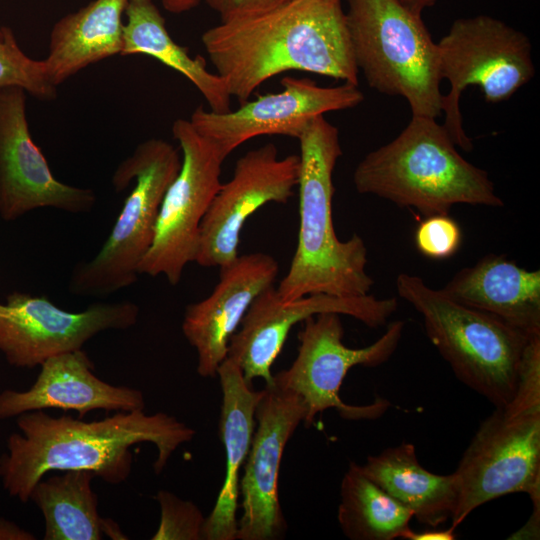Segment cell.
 Returning a JSON list of instances; mask_svg holds the SVG:
<instances>
[{"label":"cell","mask_w":540,"mask_h":540,"mask_svg":"<svg viewBox=\"0 0 540 540\" xmlns=\"http://www.w3.org/2000/svg\"><path fill=\"white\" fill-rule=\"evenodd\" d=\"M40 368L29 389L0 393V420L45 409L73 410L80 419L95 410H144L143 393L99 379L93 373V362L83 349L52 356Z\"/></svg>","instance_id":"obj_19"},{"label":"cell","mask_w":540,"mask_h":540,"mask_svg":"<svg viewBox=\"0 0 540 540\" xmlns=\"http://www.w3.org/2000/svg\"><path fill=\"white\" fill-rule=\"evenodd\" d=\"M361 469L419 523L438 527L451 519L458 496L454 473L439 475L425 469L413 444L403 442L368 456Z\"/></svg>","instance_id":"obj_23"},{"label":"cell","mask_w":540,"mask_h":540,"mask_svg":"<svg viewBox=\"0 0 540 540\" xmlns=\"http://www.w3.org/2000/svg\"><path fill=\"white\" fill-rule=\"evenodd\" d=\"M397 307L395 297L376 298L371 294L356 297L312 294L284 302L272 285L250 305L240 328L229 340L227 357L241 368L249 385L256 378L271 385V367L295 324L317 314L337 313L378 328L386 324Z\"/></svg>","instance_id":"obj_14"},{"label":"cell","mask_w":540,"mask_h":540,"mask_svg":"<svg viewBox=\"0 0 540 540\" xmlns=\"http://www.w3.org/2000/svg\"><path fill=\"white\" fill-rule=\"evenodd\" d=\"M306 406L301 397L275 383L266 385L255 419L257 429L239 482L242 514L237 522L238 540H277L287 523L280 501L278 480L284 449L301 422Z\"/></svg>","instance_id":"obj_16"},{"label":"cell","mask_w":540,"mask_h":540,"mask_svg":"<svg viewBox=\"0 0 540 540\" xmlns=\"http://www.w3.org/2000/svg\"><path fill=\"white\" fill-rule=\"evenodd\" d=\"M337 517L351 540H394L411 529L413 514L351 462L341 481Z\"/></svg>","instance_id":"obj_26"},{"label":"cell","mask_w":540,"mask_h":540,"mask_svg":"<svg viewBox=\"0 0 540 540\" xmlns=\"http://www.w3.org/2000/svg\"><path fill=\"white\" fill-rule=\"evenodd\" d=\"M437 48L440 78L450 84L443 100V126L456 146L470 152L473 143L459 107L462 92L476 85L486 102L508 100L535 75L531 42L507 23L477 15L456 19Z\"/></svg>","instance_id":"obj_9"},{"label":"cell","mask_w":540,"mask_h":540,"mask_svg":"<svg viewBox=\"0 0 540 540\" xmlns=\"http://www.w3.org/2000/svg\"><path fill=\"white\" fill-rule=\"evenodd\" d=\"M221 21L273 7L284 0H204Z\"/></svg>","instance_id":"obj_30"},{"label":"cell","mask_w":540,"mask_h":540,"mask_svg":"<svg viewBox=\"0 0 540 540\" xmlns=\"http://www.w3.org/2000/svg\"><path fill=\"white\" fill-rule=\"evenodd\" d=\"M282 91L258 95L237 110L215 113L198 106L189 121L211 141L226 159L252 138L283 135L298 139L315 117L331 111L351 109L364 100L358 85L344 83L322 87L309 78L283 77Z\"/></svg>","instance_id":"obj_13"},{"label":"cell","mask_w":540,"mask_h":540,"mask_svg":"<svg viewBox=\"0 0 540 540\" xmlns=\"http://www.w3.org/2000/svg\"><path fill=\"white\" fill-rule=\"evenodd\" d=\"M299 172V155L279 157L273 143L242 155L232 178L221 183L202 220L195 263L220 267L235 259L247 219L268 203L288 202L298 185Z\"/></svg>","instance_id":"obj_15"},{"label":"cell","mask_w":540,"mask_h":540,"mask_svg":"<svg viewBox=\"0 0 540 540\" xmlns=\"http://www.w3.org/2000/svg\"><path fill=\"white\" fill-rule=\"evenodd\" d=\"M95 477L88 470H67L34 486L29 500L44 517V540L127 539L116 522L100 516L91 486Z\"/></svg>","instance_id":"obj_25"},{"label":"cell","mask_w":540,"mask_h":540,"mask_svg":"<svg viewBox=\"0 0 540 540\" xmlns=\"http://www.w3.org/2000/svg\"><path fill=\"white\" fill-rule=\"evenodd\" d=\"M298 333V353L288 369L273 375V383L297 393L306 406L304 424L313 423L317 414L335 409L349 420L374 419L389 407L379 399L355 406L342 401L339 392L348 371L357 365L377 367L394 354L403 335L404 322L393 321L372 344L350 348L343 342L344 328L337 313H321L303 321Z\"/></svg>","instance_id":"obj_10"},{"label":"cell","mask_w":540,"mask_h":540,"mask_svg":"<svg viewBox=\"0 0 540 540\" xmlns=\"http://www.w3.org/2000/svg\"><path fill=\"white\" fill-rule=\"evenodd\" d=\"M358 71L379 93L401 96L412 116L443 110L437 43L422 21L395 0H347L345 12Z\"/></svg>","instance_id":"obj_6"},{"label":"cell","mask_w":540,"mask_h":540,"mask_svg":"<svg viewBox=\"0 0 540 540\" xmlns=\"http://www.w3.org/2000/svg\"><path fill=\"white\" fill-rule=\"evenodd\" d=\"M456 528L450 526L448 529H426L424 531L415 532L410 529L402 539L406 540H454L457 535L455 533Z\"/></svg>","instance_id":"obj_31"},{"label":"cell","mask_w":540,"mask_h":540,"mask_svg":"<svg viewBox=\"0 0 540 540\" xmlns=\"http://www.w3.org/2000/svg\"><path fill=\"white\" fill-rule=\"evenodd\" d=\"M219 268L213 291L189 304L182 322V332L197 353V373L204 378L217 376L231 336L252 302L274 284L279 272L276 259L262 252L238 255Z\"/></svg>","instance_id":"obj_18"},{"label":"cell","mask_w":540,"mask_h":540,"mask_svg":"<svg viewBox=\"0 0 540 540\" xmlns=\"http://www.w3.org/2000/svg\"><path fill=\"white\" fill-rule=\"evenodd\" d=\"M16 418L20 432L7 439L0 478L8 494L23 503L49 472L88 470L109 484L126 481L133 464L130 448L137 443L155 445L153 468L159 474L177 448L196 433L174 416L163 412L148 415L142 409L118 411L96 421L52 417L44 410Z\"/></svg>","instance_id":"obj_2"},{"label":"cell","mask_w":540,"mask_h":540,"mask_svg":"<svg viewBox=\"0 0 540 540\" xmlns=\"http://www.w3.org/2000/svg\"><path fill=\"white\" fill-rule=\"evenodd\" d=\"M2 39V29L0 27V40Z\"/></svg>","instance_id":"obj_35"},{"label":"cell","mask_w":540,"mask_h":540,"mask_svg":"<svg viewBox=\"0 0 540 540\" xmlns=\"http://www.w3.org/2000/svg\"><path fill=\"white\" fill-rule=\"evenodd\" d=\"M125 14L127 22L123 29L121 55L154 57L186 77L202 94L212 112L222 114L231 110L232 97L224 80L207 69L202 56L191 57L187 48L171 38L165 19L152 0H128Z\"/></svg>","instance_id":"obj_24"},{"label":"cell","mask_w":540,"mask_h":540,"mask_svg":"<svg viewBox=\"0 0 540 540\" xmlns=\"http://www.w3.org/2000/svg\"><path fill=\"white\" fill-rule=\"evenodd\" d=\"M138 315V306L128 300L70 312L45 295L12 292L0 303V352L10 365L33 369L52 356L82 349L100 332L134 326Z\"/></svg>","instance_id":"obj_12"},{"label":"cell","mask_w":540,"mask_h":540,"mask_svg":"<svg viewBox=\"0 0 540 540\" xmlns=\"http://www.w3.org/2000/svg\"><path fill=\"white\" fill-rule=\"evenodd\" d=\"M172 134L182 151L181 167L164 195L152 245L138 272L163 275L175 286L186 265L196 260L201 223L221 186L225 158L189 120H175Z\"/></svg>","instance_id":"obj_11"},{"label":"cell","mask_w":540,"mask_h":540,"mask_svg":"<svg viewBox=\"0 0 540 540\" xmlns=\"http://www.w3.org/2000/svg\"><path fill=\"white\" fill-rule=\"evenodd\" d=\"M222 402L219 421L225 449V477L211 513L205 517L203 540H235L240 469L247 458L255 427V410L263 390L247 383L241 368L230 358L220 364Z\"/></svg>","instance_id":"obj_21"},{"label":"cell","mask_w":540,"mask_h":540,"mask_svg":"<svg viewBox=\"0 0 540 540\" xmlns=\"http://www.w3.org/2000/svg\"><path fill=\"white\" fill-rule=\"evenodd\" d=\"M203 47L241 104L268 79L297 70L358 85L341 0H284L206 30Z\"/></svg>","instance_id":"obj_1"},{"label":"cell","mask_w":540,"mask_h":540,"mask_svg":"<svg viewBox=\"0 0 540 540\" xmlns=\"http://www.w3.org/2000/svg\"><path fill=\"white\" fill-rule=\"evenodd\" d=\"M414 14L421 15L424 9L435 5L439 0H395Z\"/></svg>","instance_id":"obj_34"},{"label":"cell","mask_w":540,"mask_h":540,"mask_svg":"<svg viewBox=\"0 0 540 540\" xmlns=\"http://www.w3.org/2000/svg\"><path fill=\"white\" fill-rule=\"evenodd\" d=\"M178 150L152 138L140 143L112 176L117 192L135 185L102 245L89 261L78 263L69 290L77 296L106 297L136 282L141 261L150 249L164 195L181 167Z\"/></svg>","instance_id":"obj_7"},{"label":"cell","mask_w":540,"mask_h":540,"mask_svg":"<svg viewBox=\"0 0 540 540\" xmlns=\"http://www.w3.org/2000/svg\"><path fill=\"white\" fill-rule=\"evenodd\" d=\"M165 10L170 13L180 14L197 7L201 0H161Z\"/></svg>","instance_id":"obj_33"},{"label":"cell","mask_w":540,"mask_h":540,"mask_svg":"<svg viewBox=\"0 0 540 540\" xmlns=\"http://www.w3.org/2000/svg\"><path fill=\"white\" fill-rule=\"evenodd\" d=\"M300 145L299 231L289 270L276 289L284 302L312 295L369 294L367 247L358 234L341 241L332 219L333 172L342 149L339 131L324 115L315 117L297 139Z\"/></svg>","instance_id":"obj_3"},{"label":"cell","mask_w":540,"mask_h":540,"mask_svg":"<svg viewBox=\"0 0 540 540\" xmlns=\"http://www.w3.org/2000/svg\"><path fill=\"white\" fill-rule=\"evenodd\" d=\"M457 528L479 506L511 493L529 495L540 511V394L516 391L479 426L453 472Z\"/></svg>","instance_id":"obj_8"},{"label":"cell","mask_w":540,"mask_h":540,"mask_svg":"<svg viewBox=\"0 0 540 540\" xmlns=\"http://www.w3.org/2000/svg\"><path fill=\"white\" fill-rule=\"evenodd\" d=\"M155 498L161 518L152 540H203L205 517L197 505L166 490Z\"/></svg>","instance_id":"obj_28"},{"label":"cell","mask_w":540,"mask_h":540,"mask_svg":"<svg viewBox=\"0 0 540 540\" xmlns=\"http://www.w3.org/2000/svg\"><path fill=\"white\" fill-rule=\"evenodd\" d=\"M1 29L0 89L19 87L41 101L54 100L57 86L51 82L44 60L28 57L18 46L11 28Z\"/></svg>","instance_id":"obj_27"},{"label":"cell","mask_w":540,"mask_h":540,"mask_svg":"<svg viewBox=\"0 0 540 540\" xmlns=\"http://www.w3.org/2000/svg\"><path fill=\"white\" fill-rule=\"evenodd\" d=\"M440 290L528 336L540 335V271L522 268L504 254H487L460 269Z\"/></svg>","instance_id":"obj_20"},{"label":"cell","mask_w":540,"mask_h":540,"mask_svg":"<svg viewBox=\"0 0 540 540\" xmlns=\"http://www.w3.org/2000/svg\"><path fill=\"white\" fill-rule=\"evenodd\" d=\"M360 194L375 195L423 216L456 204L502 207L487 171L465 160L435 118L412 116L389 143L369 152L353 173Z\"/></svg>","instance_id":"obj_4"},{"label":"cell","mask_w":540,"mask_h":540,"mask_svg":"<svg viewBox=\"0 0 540 540\" xmlns=\"http://www.w3.org/2000/svg\"><path fill=\"white\" fill-rule=\"evenodd\" d=\"M96 195L56 179L34 143L26 117V92L0 89V216L13 221L39 208L90 212Z\"/></svg>","instance_id":"obj_17"},{"label":"cell","mask_w":540,"mask_h":540,"mask_svg":"<svg viewBox=\"0 0 540 540\" xmlns=\"http://www.w3.org/2000/svg\"><path fill=\"white\" fill-rule=\"evenodd\" d=\"M127 4L128 0H93L54 24L43 60L55 86L93 63L121 55Z\"/></svg>","instance_id":"obj_22"},{"label":"cell","mask_w":540,"mask_h":540,"mask_svg":"<svg viewBox=\"0 0 540 540\" xmlns=\"http://www.w3.org/2000/svg\"><path fill=\"white\" fill-rule=\"evenodd\" d=\"M417 250L430 259L442 260L456 254L462 242L459 224L449 214L426 216L414 235Z\"/></svg>","instance_id":"obj_29"},{"label":"cell","mask_w":540,"mask_h":540,"mask_svg":"<svg viewBox=\"0 0 540 540\" xmlns=\"http://www.w3.org/2000/svg\"><path fill=\"white\" fill-rule=\"evenodd\" d=\"M29 531L21 528L15 522L0 517V540H35Z\"/></svg>","instance_id":"obj_32"},{"label":"cell","mask_w":540,"mask_h":540,"mask_svg":"<svg viewBox=\"0 0 540 540\" xmlns=\"http://www.w3.org/2000/svg\"><path fill=\"white\" fill-rule=\"evenodd\" d=\"M396 290L422 316L427 337L461 382L496 407L513 398L530 336L450 299L417 275L399 274Z\"/></svg>","instance_id":"obj_5"}]
</instances>
